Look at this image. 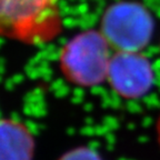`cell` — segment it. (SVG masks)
<instances>
[{
  "mask_svg": "<svg viewBox=\"0 0 160 160\" xmlns=\"http://www.w3.org/2000/svg\"><path fill=\"white\" fill-rule=\"evenodd\" d=\"M63 29L61 0H0V39L38 47Z\"/></svg>",
  "mask_w": 160,
  "mask_h": 160,
  "instance_id": "cell-1",
  "label": "cell"
},
{
  "mask_svg": "<svg viewBox=\"0 0 160 160\" xmlns=\"http://www.w3.org/2000/svg\"><path fill=\"white\" fill-rule=\"evenodd\" d=\"M112 48L99 30H85L61 47L58 66L67 81L80 87H93L108 79Z\"/></svg>",
  "mask_w": 160,
  "mask_h": 160,
  "instance_id": "cell-2",
  "label": "cell"
},
{
  "mask_svg": "<svg viewBox=\"0 0 160 160\" xmlns=\"http://www.w3.org/2000/svg\"><path fill=\"white\" fill-rule=\"evenodd\" d=\"M99 31L115 52H140L152 36V18L138 3H115L103 13Z\"/></svg>",
  "mask_w": 160,
  "mask_h": 160,
  "instance_id": "cell-3",
  "label": "cell"
},
{
  "mask_svg": "<svg viewBox=\"0 0 160 160\" xmlns=\"http://www.w3.org/2000/svg\"><path fill=\"white\" fill-rule=\"evenodd\" d=\"M107 80L118 95L136 99L146 95L152 86V67L140 52L118 51L111 58Z\"/></svg>",
  "mask_w": 160,
  "mask_h": 160,
  "instance_id": "cell-4",
  "label": "cell"
},
{
  "mask_svg": "<svg viewBox=\"0 0 160 160\" xmlns=\"http://www.w3.org/2000/svg\"><path fill=\"white\" fill-rule=\"evenodd\" d=\"M35 140L23 123L0 120V160H32Z\"/></svg>",
  "mask_w": 160,
  "mask_h": 160,
  "instance_id": "cell-5",
  "label": "cell"
},
{
  "mask_svg": "<svg viewBox=\"0 0 160 160\" xmlns=\"http://www.w3.org/2000/svg\"><path fill=\"white\" fill-rule=\"evenodd\" d=\"M60 160H102L95 151L87 148H79L63 155Z\"/></svg>",
  "mask_w": 160,
  "mask_h": 160,
  "instance_id": "cell-6",
  "label": "cell"
},
{
  "mask_svg": "<svg viewBox=\"0 0 160 160\" xmlns=\"http://www.w3.org/2000/svg\"><path fill=\"white\" fill-rule=\"evenodd\" d=\"M158 135H159V142H160V118H159V122H158Z\"/></svg>",
  "mask_w": 160,
  "mask_h": 160,
  "instance_id": "cell-7",
  "label": "cell"
}]
</instances>
